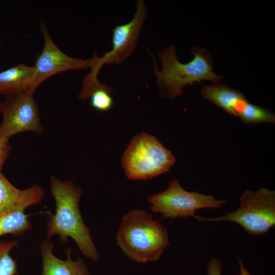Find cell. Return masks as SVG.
<instances>
[{
    "instance_id": "cell-15",
    "label": "cell",
    "mask_w": 275,
    "mask_h": 275,
    "mask_svg": "<svg viewBox=\"0 0 275 275\" xmlns=\"http://www.w3.org/2000/svg\"><path fill=\"white\" fill-rule=\"evenodd\" d=\"M239 117L246 124L275 123V116L269 110L248 102Z\"/></svg>"
},
{
    "instance_id": "cell-6",
    "label": "cell",
    "mask_w": 275,
    "mask_h": 275,
    "mask_svg": "<svg viewBox=\"0 0 275 275\" xmlns=\"http://www.w3.org/2000/svg\"><path fill=\"white\" fill-rule=\"evenodd\" d=\"M151 210L162 215L163 218H195L197 210L217 209L226 204L225 200L216 199L213 196L184 189L177 179L169 182L164 190L147 198Z\"/></svg>"
},
{
    "instance_id": "cell-14",
    "label": "cell",
    "mask_w": 275,
    "mask_h": 275,
    "mask_svg": "<svg viewBox=\"0 0 275 275\" xmlns=\"http://www.w3.org/2000/svg\"><path fill=\"white\" fill-rule=\"evenodd\" d=\"M22 190L14 186L0 172V215L13 208L19 200Z\"/></svg>"
},
{
    "instance_id": "cell-21",
    "label": "cell",
    "mask_w": 275,
    "mask_h": 275,
    "mask_svg": "<svg viewBox=\"0 0 275 275\" xmlns=\"http://www.w3.org/2000/svg\"><path fill=\"white\" fill-rule=\"evenodd\" d=\"M3 108V103L0 100V113H2Z\"/></svg>"
},
{
    "instance_id": "cell-9",
    "label": "cell",
    "mask_w": 275,
    "mask_h": 275,
    "mask_svg": "<svg viewBox=\"0 0 275 275\" xmlns=\"http://www.w3.org/2000/svg\"><path fill=\"white\" fill-rule=\"evenodd\" d=\"M40 26L44 38V45L34 66L36 73V89L42 82L58 73L91 67V58L84 60L65 54L56 45L42 20Z\"/></svg>"
},
{
    "instance_id": "cell-10",
    "label": "cell",
    "mask_w": 275,
    "mask_h": 275,
    "mask_svg": "<svg viewBox=\"0 0 275 275\" xmlns=\"http://www.w3.org/2000/svg\"><path fill=\"white\" fill-rule=\"evenodd\" d=\"M44 195V189L34 185L22 190L21 196L16 205L0 215V237L6 234L20 236L30 230L32 225L25 213L30 206L39 203Z\"/></svg>"
},
{
    "instance_id": "cell-18",
    "label": "cell",
    "mask_w": 275,
    "mask_h": 275,
    "mask_svg": "<svg viewBox=\"0 0 275 275\" xmlns=\"http://www.w3.org/2000/svg\"><path fill=\"white\" fill-rule=\"evenodd\" d=\"M223 263L217 258H211L207 264V275H222Z\"/></svg>"
},
{
    "instance_id": "cell-2",
    "label": "cell",
    "mask_w": 275,
    "mask_h": 275,
    "mask_svg": "<svg viewBox=\"0 0 275 275\" xmlns=\"http://www.w3.org/2000/svg\"><path fill=\"white\" fill-rule=\"evenodd\" d=\"M116 237L124 254L138 263L158 260L170 244L167 229L144 210L125 214Z\"/></svg>"
},
{
    "instance_id": "cell-7",
    "label": "cell",
    "mask_w": 275,
    "mask_h": 275,
    "mask_svg": "<svg viewBox=\"0 0 275 275\" xmlns=\"http://www.w3.org/2000/svg\"><path fill=\"white\" fill-rule=\"evenodd\" d=\"M2 114L0 139H9L24 131L39 135L44 132L39 108L32 93L21 92L6 95Z\"/></svg>"
},
{
    "instance_id": "cell-3",
    "label": "cell",
    "mask_w": 275,
    "mask_h": 275,
    "mask_svg": "<svg viewBox=\"0 0 275 275\" xmlns=\"http://www.w3.org/2000/svg\"><path fill=\"white\" fill-rule=\"evenodd\" d=\"M151 53V52H150ZM194 55L189 62H179L176 56V48L173 45L167 47L163 52L158 53L162 70H159L153 54L154 73L157 84L162 95L168 99L180 96L183 87L193 85L195 82L209 80L213 84L218 83L222 76L216 74L212 70V60L209 52L204 48L194 47L190 50Z\"/></svg>"
},
{
    "instance_id": "cell-13",
    "label": "cell",
    "mask_w": 275,
    "mask_h": 275,
    "mask_svg": "<svg viewBox=\"0 0 275 275\" xmlns=\"http://www.w3.org/2000/svg\"><path fill=\"white\" fill-rule=\"evenodd\" d=\"M36 73L34 66L20 64L0 72V95L21 92L34 94Z\"/></svg>"
},
{
    "instance_id": "cell-12",
    "label": "cell",
    "mask_w": 275,
    "mask_h": 275,
    "mask_svg": "<svg viewBox=\"0 0 275 275\" xmlns=\"http://www.w3.org/2000/svg\"><path fill=\"white\" fill-rule=\"evenodd\" d=\"M200 93L204 98L237 117L239 116L248 102L241 92L218 83L204 86Z\"/></svg>"
},
{
    "instance_id": "cell-4",
    "label": "cell",
    "mask_w": 275,
    "mask_h": 275,
    "mask_svg": "<svg viewBox=\"0 0 275 275\" xmlns=\"http://www.w3.org/2000/svg\"><path fill=\"white\" fill-rule=\"evenodd\" d=\"M176 161L171 151L146 132L134 136L121 157L125 175L132 180L150 179L162 174Z\"/></svg>"
},
{
    "instance_id": "cell-1",
    "label": "cell",
    "mask_w": 275,
    "mask_h": 275,
    "mask_svg": "<svg viewBox=\"0 0 275 275\" xmlns=\"http://www.w3.org/2000/svg\"><path fill=\"white\" fill-rule=\"evenodd\" d=\"M50 188L56 203V211L48 216L46 238L49 239L58 235L62 241L67 242L70 237L85 257L98 262V251L79 210L81 188L75 185L71 180L62 181L52 176Z\"/></svg>"
},
{
    "instance_id": "cell-5",
    "label": "cell",
    "mask_w": 275,
    "mask_h": 275,
    "mask_svg": "<svg viewBox=\"0 0 275 275\" xmlns=\"http://www.w3.org/2000/svg\"><path fill=\"white\" fill-rule=\"evenodd\" d=\"M195 218L200 222H232L251 235H264L275 225V191L265 187L246 190L235 210L220 216Z\"/></svg>"
},
{
    "instance_id": "cell-16",
    "label": "cell",
    "mask_w": 275,
    "mask_h": 275,
    "mask_svg": "<svg viewBox=\"0 0 275 275\" xmlns=\"http://www.w3.org/2000/svg\"><path fill=\"white\" fill-rule=\"evenodd\" d=\"M18 244L15 239L0 241V275H18L17 263L9 254Z\"/></svg>"
},
{
    "instance_id": "cell-11",
    "label": "cell",
    "mask_w": 275,
    "mask_h": 275,
    "mask_svg": "<svg viewBox=\"0 0 275 275\" xmlns=\"http://www.w3.org/2000/svg\"><path fill=\"white\" fill-rule=\"evenodd\" d=\"M42 257L41 275H90V272L82 259L78 257L73 261L71 257V249L65 250L67 258L61 260L53 254V244L47 239L40 245Z\"/></svg>"
},
{
    "instance_id": "cell-19",
    "label": "cell",
    "mask_w": 275,
    "mask_h": 275,
    "mask_svg": "<svg viewBox=\"0 0 275 275\" xmlns=\"http://www.w3.org/2000/svg\"><path fill=\"white\" fill-rule=\"evenodd\" d=\"M9 139H0V172L11 151Z\"/></svg>"
},
{
    "instance_id": "cell-8",
    "label": "cell",
    "mask_w": 275,
    "mask_h": 275,
    "mask_svg": "<svg viewBox=\"0 0 275 275\" xmlns=\"http://www.w3.org/2000/svg\"><path fill=\"white\" fill-rule=\"evenodd\" d=\"M148 11L143 0L136 1V12L127 23L117 25L113 30L112 48L99 57L96 52L93 57L92 66L100 70L104 64L118 65L131 55L138 42Z\"/></svg>"
},
{
    "instance_id": "cell-22",
    "label": "cell",
    "mask_w": 275,
    "mask_h": 275,
    "mask_svg": "<svg viewBox=\"0 0 275 275\" xmlns=\"http://www.w3.org/2000/svg\"><path fill=\"white\" fill-rule=\"evenodd\" d=\"M2 42L0 41V52H1V46Z\"/></svg>"
},
{
    "instance_id": "cell-17",
    "label": "cell",
    "mask_w": 275,
    "mask_h": 275,
    "mask_svg": "<svg viewBox=\"0 0 275 275\" xmlns=\"http://www.w3.org/2000/svg\"><path fill=\"white\" fill-rule=\"evenodd\" d=\"M109 92L104 90H97L90 95L92 106L98 111L106 112L109 110L113 105V99Z\"/></svg>"
},
{
    "instance_id": "cell-20",
    "label": "cell",
    "mask_w": 275,
    "mask_h": 275,
    "mask_svg": "<svg viewBox=\"0 0 275 275\" xmlns=\"http://www.w3.org/2000/svg\"><path fill=\"white\" fill-rule=\"evenodd\" d=\"M235 256L239 267V272L236 275H253L247 270L241 259L237 254L235 255Z\"/></svg>"
}]
</instances>
